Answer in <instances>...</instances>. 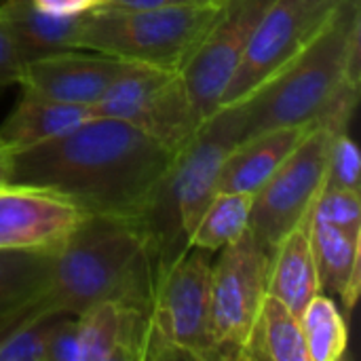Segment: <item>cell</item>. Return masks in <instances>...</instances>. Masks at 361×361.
Masks as SVG:
<instances>
[{
  "label": "cell",
  "mask_w": 361,
  "mask_h": 361,
  "mask_svg": "<svg viewBox=\"0 0 361 361\" xmlns=\"http://www.w3.org/2000/svg\"><path fill=\"white\" fill-rule=\"evenodd\" d=\"M171 157L135 127L93 116L59 137L13 152L8 184L57 192L85 216L140 220Z\"/></svg>",
  "instance_id": "6da1fadb"
},
{
  "label": "cell",
  "mask_w": 361,
  "mask_h": 361,
  "mask_svg": "<svg viewBox=\"0 0 361 361\" xmlns=\"http://www.w3.org/2000/svg\"><path fill=\"white\" fill-rule=\"evenodd\" d=\"M159 271L140 220L85 216L55 250L49 281L25 322L47 315H80L104 300L150 313Z\"/></svg>",
  "instance_id": "7a4b0ae2"
},
{
  "label": "cell",
  "mask_w": 361,
  "mask_h": 361,
  "mask_svg": "<svg viewBox=\"0 0 361 361\" xmlns=\"http://www.w3.org/2000/svg\"><path fill=\"white\" fill-rule=\"evenodd\" d=\"M360 0H347L267 85L241 104L243 137L275 127L317 123L347 82H360Z\"/></svg>",
  "instance_id": "3957f363"
},
{
  "label": "cell",
  "mask_w": 361,
  "mask_h": 361,
  "mask_svg": "<svg viewBox=\"0 0 361 361\" xmlns=\"http://www.w3.org/2000/svg\"><path fill=\"white\" fill-rule=\"evenodd\" d=\"M243 137L241 104L220 108L173 152L150 203L140 218L154 256L159 277L190 250L192 228L218 192L220 167L228 150Z\"/></svg>",
  "instance_id": "277c9868"
},
{
  "label": "cell",
  "mask_w": 361,
  "mask_h": 361,
  "mask_svg": "<svg viewBox=\"0 0 361 361\" xmlns=\"http://www.w3.org/2000/svg\"><path fill=\"white\" fill-rule=\"evenodd\" d=\"M222 4L173 8L102 6L80 15L78 47L123 61L182 68Z\"/></svg>",
  "instance_id": "5b68a950"
},
{
  "label": "cell",
  "mask_w": 361,
  "mask_h": 361,
  "mask_svg": "<svg viewBox=\"0 0 361 361\" xmlns=\"http://www.w3.org/2000/svg\"><path fill=\"white\" fill-rule=\"evenodd\" d=\"M212 252L190 247L161 277L146 360H218L209 328Z\"/></svg>",
  "instance_id": "8992f818"
},
{
  "label": "cell",
  "mask_w": 361,
  "mask_h": 361,
  "mask_svg": "<svg viewBox=\"0 0 361 361\" xmlns=\"http://www.w3.org/2000/svg\"><path fill=\"white\" fill-rule=\"evenodd\" d=\"M93 114L123 121L169 152L186 146L201 127L178 68L131 61L95 104Z\"/></svg>",
  "instance_id": "52a82bcc"
},
{
  "label": "cell",
  "mask_w": 361,
  "mask_h": 361,
  "mask_svg": "<svg viewBox=\"0 0 361 361\" xmlns=\"http://www.w3.org/2000/svg\"><path fill=\"white\" fill-rule=\"evenodd\" d=\"M334 135V129L313 123L292 154L254 192L250 233L267 254L313 212L315 199L326 184Z\"/></svg>",
  "instance_id": "ba28073f"
},
{
  "label": "cell",
  "mask_w": 361,
  "mask_h": 361,
  "mask_svg": "<svg viewBox=\"0 0 361 361\" xmlns=\"http://www.w3.org/2000/svg\"><path fill=\"white\" fill-rule=\"evenodd\" d=\"M269 254L250 228L220 250L212 262L209 328L218 360H239L258 309L267 296Z\"/></svg>",
  "instance_id": "9c48e42d"
},
{
  "label": "cell",
  "mask_w": 361,
  "mask_h": 361,
  "mask_svg": "<svg viewBox=\"0 0 361 361\" xmlns=\"http://www.w3.org/2000/svg\"><path fill=\"white\" fill-rule=\"evenodd\" d=\"M275 0H226L180 68L199 123L220 110L222 93L241 59V53Z\"/></svg>",
  "instance_id": "30bf717a"
},
{
  "label": "cell",
  "mask_w": 361,
  "mask_h": 361,
  "mask_svg": "<svg viewBox=\"0 0 361 361\" xmlns=\"http://www.w3.org/2000/svg\"><path fill=\"white\" fill-rule=\"evenodd\" d=\"M150 313L104 300L57 326L49 361H142L148 355Z\"/></svg>",
  "instance_id": "8fae6325"
},
{
  "label": "cell",
  "mask_w": 361,
  "mask_h": 361,
  "mask_svg": "<svg viewBox=\"0 0 361 361\" xmlns=\"http://www.w3.org/2000/svg\"><path fill=\"white\" fill-rule=\"evenodd\" d=\"M305 13L300 0H275L254 27L241 59L222 93L220 108L243 104L267 85L302 47Z\"/></svg>",
  "instance_id": "7c38bea8"
},
{
  "label": "cell",
  "mask_w": 361,
  "mask_h": 361,
  "mask_svg": "<svg viewBox=\"0 0 361 361\" xmlns=\"http://www.w3.org/2000/svg\"><path fill=\"white\" fill-rule=\"evenodd\" d=\"M82 218L85 214L57 192L6 184L0 188V250L55 252Z\"/></svg>",
  "instance_id": "4fadbf2b"
},
{
  "label": "cell",
  "mask_w": 361,
  "mask_h": 361,
  "mask_svg": "<svg viewBox=\"0 0 361 361\" xmlns=\"http://www.w3.org/2000/svg\"><path fill=\"white\" fill-rule=\"evenodd\" d=\"M127 63L97 51L72 49L25 61L17 85L61 104L95 108Z\"/></svg>",
  "instance_id": "5bb4252c"
},
{
  "label": "cell",
  "mask_w": 361,
  "mask_h": 361,
  "mask_svg": "<svg viewBox=\"0 0 361 361\" xmlns=\"http://www.w3.org/2000/svg\"><path fill=\"white\" fill-rule=\"evenodd\" d=\"M311 125H288L267 129L239 140L226 154L218 190L254 195L292 154Z\"/></svg>",
  "instance_id": "9a60e30c"
},
{
  "label": "cell",
  "mask_w": 361,
  "mask_h": 361,
  "mask_svg": "<svg viewBox=\"0 0 361 361\" xmlns=\"http://www.w3.org/2000/svg\"><path fill=\"white\" fill-rule=\"evenodd\" d=\"M311 228L313 216L309 214L269 254L267 294L281 300L296 315L322 292Z\"/></svg>",
  "instance_id": "2e32d148"
},
{
  "label": "cell",
  "mask_w": 361,
  "mask_h": 361,
  "mask_svg": "<svg viewBox=\"0 0 361 361\" xmlns=\"http://www.w3.org/2000/svg\"><path fill=\"white\" fill-rule=\"evenodd\" d=\"M93 108L61 104L21 89L19 102L0 125V144L11 152L59 137L93 118Z\"/></svg>",
  "instance_id": "e0dca14e"
},
{
  "label": "cell",
  "mask_w": 361,
  "mask_h": 361,
  "mask_svg": "<svg viewBox=\"0 0 361 361\" xmlns=\"http://www.w3.org/2000/svg\"><path fill=\"white\" fill-rule=\"evenodd\" d=\"M0 17L6 23L21 61L80 49V17H61L38 8L32 0H0Z\"/></svg>",
  "instance_id": "ac0fdd59"
},
{
  "label": "cell",
  "mask_w": 361,
  "mask_h": 361,
  "mask_svg": "<svg viewBox=\"0 0 361 361\" xmlns=\"http://www.w3.org/2000/svg\"><path fill=\"white\" fill-rule=\"evenodd\" d=\"M53 254L0 250V338L25 324L32 302L49 281Z\"/></svg>",
  "instance_id": "d6986e66"
},
{
  "label": "cell",
  "mask_w": 361,
  "mask_h": 361,
  "mask_svg": "<svg viewBox=\"0 0 361 361\" xmlns=\"http://www.w3.org/2000/svg\"><path fill=\"white\" fill-rule=\"evenodd\" d=\"M311 239L322 292L336 294L351 311L361 290V235L313 220Z\"/></svg>",
  "instance_id": "ffe728a7"
},
{
  "label": "cell",
  "mask_w": 361,
  "mask_h": 361,
  "mask_svg": "<svg viewBox=\"0 0 361 361\" xmlns=\"http://www.w3.org/2000/svg\"><path fill=\"white\" fill-rule=\"evenodd\" d=\"M237 361H309L298 315L267 294Z\"/></svg>",
  "instance_id": "44dd1931"
},
{
  "label": "cell",
  "mask_w": 361,
  "mask_h": 361,
  "mask_svg": "<svg viewBox=\"0 0 361 361\" xmlns=\"http://www.w3.org/2000/svg\"><path fill=\"white\" fill-rule=\"evenodd\" d=\"M254 195L250 192H222L218 190L199 216L190 247L220 252L224 245L239 239L250 228Z\"/></svg>",
  "instance_id": "7402d4cb"
},
{
  "label": "cell",
  "mask_w": 361,
  "mask_h": 361,
  "mask_svg": "<svg viewBox=\"0 0 361 361\" xmlns=\"http://www.w3.org/2000/svg\"><path fill=\"white\" fill-rule=\"evenodd\" d=\"M309 361H338L349 349V328L336 302L319 292L298 315Z\"/></svg>",
  "instance_id": "603a6c76"
},
{
  "label": "cell",
  "mask_w": 361,
  "mask_h": 361,
  "mask_svg": "<svg viewBox=\"0 0 361 361\" xmlns=\"http://www.w3.org/2000/svg\"><path fill=\"white\" fill-rule=\"evenodd\" d=\"M66 315H47L21 324L0 338V361H49L57 326Z\"/></svg>",
  "instance_id": "cb8c5ba5"
},
{
  "label": "cell",
  "mask_w": 361,
  "mask_h": 361,
  "mask_svg": "<svg viewBox=\"0 0 361 361\" xmlns=\"http://www.w3.org/2000/svg\"><path fill=\"white\" fill-rule=\"evenodd\" d=\"M311 214L315 222L361 235V199L355 190L324 184Z\"/></svg>",
  "instance_id": "d4e9b609"
},
{
  "label": "cell",
  "mask_w": 361,
  "mask_h": 361,
  "mask_svg": "<svg viewBox=\"0 0 361 361\" xmlns=\"http://www.w3.org/2000/svg\"><path fill=\"white\" fill-rule=\"evenodd\" d=\"M361 157L355 140L349 131H341L334 135L328 154V169H326V184L355 190L360 192Z\"/></svg>",
  "instance_id": "484cf974"
},
{
  "label": "cell",
  "mask_w": 361,
  "mask_h": 361,
  "mask_svg": "<svg viewBox=\"0 0 361 361\" xmlns=\"http://www.w3.org/2000/svg\"><path fill=\"white\" fill-rule=\"evenodd\" d=\"M21 68H23V61L15 49V42L11 38L6 23L0 17V91L19 82Z\"/></svg>",
  "instance_id": "4316f807"
},
{
  "label": "cell",
  "mask_w": 361,
  "mask_h": 361,
  "mask_svg": "<svg viewBox=\"0 0 361 361\" xmlns=\"http://www.w3.org/2000/svg\"><path fill=\"white\" fill-rule=\"evenodd\" d=\"M38 8L61 15V17H80L89 11L102 8L108 4V0H32Z\"/></svg>",
  "instance_id": "83f0119b"
},
{
  "label": "cell",
  "mask_w": 361,
  "mask_h": 361,
  "mask_svg": "<svg viewBox=\"0 0 361 361\" xmlns=\"http://www.w3.org/2000/svg\"><path fill=\"white\" fill-rule=\"evenodd\" d=\"M305 13V34L307 38L347 0H300Z\"/></svg>",
  "instance_id": "f1b7e54d"
},
{
  "label": "cell",
  "mask_w": 361,
  "mask_h": 361,
  "mask_svg": "<svg viewBox=\"0 0 361 361\" xmlns=\"http://www.w3.org/2000/svg\"><path fill=\"white\" fill-rule=\"evenodd\" d=\"M222 4L218 0H108L106 6L121 8H173V6H192V4Z\"/></svg>",
  "instance_id": "f546056e"
},
{
  "label": "cell",
  "mask_w": 361,
  "mask_h": 361,
  "mask_svg": "<svg viewBox=\"0 0 361 361\" xmlns=\"http://www.w3.org/2000/svg\"><path fill=\"white\" fill-rule=\"evenodd\" d=\"M11 161H13V152L0 144V188L8 184V178H11Z\"/></svg>",
  "instance_id": "4dcf8cb0"
},
{
  "label": "cell",
  "mask_w": 361,
  "mask_h": 361,
  "mask_svg": "<svg viewBox=\"0 0 361 361\" xmlns=\"http://www.w3.org/2000/svg\"><path fill=\"white\" fill-rule=\"evenodd\" d=\"M218 2H226V0H218Z\"/></svg>",
  "instance_id": "1f68e13d"
}]
</instances>
